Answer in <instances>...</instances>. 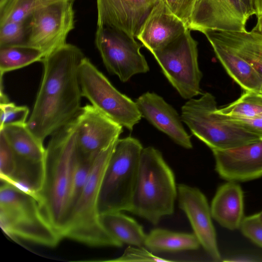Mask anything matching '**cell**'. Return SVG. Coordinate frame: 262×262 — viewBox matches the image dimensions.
I'll use <instances>...</instances> for the list:
<instances>
[{
    "mask_svg": "<svg viewBox=\"0 0 262 262\" xmlns=\"http://www.w3.org/2000/svg\"><path fill=\"white\" fill-rule=\"evenodd\" d=\"M26 22H9L0 26V48L26 45Z\"/></svg>",
    "mask_w": 262,
    "mask_h": 262,
    "instance_id": "f1b7e54d",
    "label": "cell"
},
{
    "mask_svg": "<svg viewBox=\"0 0 262 262\" xmlns=\"http://www.w3.org/2000/svg\"><path fill=\"white\" fill-rule=\"evenodd\" d=\"M250 16L255 14L254 0H243Z\"/></svg>",
    "mask_w": 262,
    "mask_h": 262,
    "instance_id": "8d00e7d4",
    "label": "cell"
},
{
    "mask_svg": "<svg viewBox=\"0 0 262 262\" xmlns=\"http://www.w3.org/2000/svg\"><path fill=\"white\" fill-rule=\"evenodd\" d=\"M217 112L224 116L241 118H254L262 113V93L244 91L241 96L228 105L217 108Z\"/></svg>",
    "mask_w": 262,
    "mask_h": 262,
    "instance_id": "484cf974",
    "label": "cell"
},
{
    "mask_svg": "<svg viewBox=\"0 0 262 262\" xmlns=\"http://www.w3.org/2000/svg\"><path fill=\"white\" fill-rule=\"evenodd\" d=\"M254 4L256 16L262 14V0H254Z\"/></svg>",
    "mask_w": 262,
    "mask_h": 262,
    "instance_id": "74e56055",
    "label": "cell"
},
{
    "mask_svg": "<svg viewBox=\"0 0 262 262\" xmlns=\"http://www.w3.org/2000/svg\"><path fill=\"white\" fill-rule=\"evenodd\" d=\"M251 31L262 36V14L257 16L256 25Z\"/></svg>",
    "mask_w": 262,
    "mask_h": 262,
    "instance_id": "d590c367",
    "label": "cell"
},
{
    "mask_svg": "<svg viewBox=\"0 0 262 262\" xmlns=\"http://www.w3.org/2000/svg\"><path fill=\"white\" fill-rule=\"evenodd\" d=\"M250 17L243 0H198L188 24L190 31H247Z\"/></svg>",
    "mask_w": 262,
    "mask_h": 262,
    "instance_id": "5bb4252c",
    "label": "cell"
},
{
    "mask_svg": "<svg viewBox=\"0 0 262 262\" xmlns=\"http://www.w3.org/2000/svg\"><path fill=\"white\" fill-rule=\"evenodd\" d=\"M212 217L223 227L239 229L244 219V195L236 182L228 181L217 190L212 201Z\"/></svg>",
    "mask_w": 262,
    "mask_h": 262,
    "instance_id": "ffe728a7",
    "label": "cell"
},
{
    "mask_svg": "<svg viewBox=\"0 0 262 262\" xmlns=\"http://www.w3.org/2000/svg\"><path fill=\"white\" fill-rule=\"evenodd\" d=\"M116 142L96 157L69 219L64 238L94 247L122 246L123 244L112 236L102 225L98 205L102 180Z\"/></svg>",
    "mask_w": 262,
    "mask_h": 262,
    "instance_id": "5b68a950",
    "label": "cell"
},
{
    "mask_svg": "<svg viewBox=\"0 0 262 262\" xmlns=\"http://www.w3.org/2000/svg\"><path fill=\"white\" fill-rule=\"evenodd\" d=\"M200 245L194 234L158 228L146 235L144 247L152 252H177L196 250Z\"/></svg>",
    "mask_w": 262,
    "mask_h": 262,
    "instance_id": "cb8c5ba5",
    "label": "cell"
},
{
    "mask_svg": "<svg viewBox=\"0 0 262 262\" xmlns=\"http://www.w3.org/2000/svg\"><path fill=\"white\" fill-rule=\"evenodd\" d=\"M29 113L26 106H18L9 101L0 103V129L9 125L26 124Z\"/></svg>",
    "mask_w": 262,
    "mask_h": 262,
    "instance_id": "f546056e",
    "label": "cell"
},
{
    "mask_svg": "<svg viewBox=\"0 0 262 262\" xmlns=\"http://www.w3.org/2000/svg\"><path fill=\"white\" fill-rule=\"evenodd\" d=\"M43 58L40 50L27 45L1 47V77L7 72L42 61Z\"/></svg>",
    "mask_w": 262,
    "mask_h": 262,
    "instance_id": "d4e9b609",
    "label": "cell"
},
{
    "mask_svg": "<svg viewBox=\"0 0 262 262\" xmlns=\"http://www.w3.org/2000/svg\"><path fill=\"white\" fill-rule=\"evenodd\" d=\"M107 261H161L168 262L172 260L157 256L146 250L144 247H128L120 257Z\"/></svg>",
    "mask_w": 262,
    "mask_h": 262,
    "instance_id": "1f68e13d",
    "label": "cell"
},
{
    "mask_svg": "<svg viewBox=\"0 0 262 262\" xmlns=\"http://www.w3.org/2000/svg\"><path fill=\"white\" fill-rule=\"evenodd\" d=\"M207 39L224 45L243 58L256 71L262 79V36L252 31L228 32L207 30Z\"/></svg>",
    "mask_w": 262,
    "mask_h": 262,
    "instance_id": "44dd1931",
    "label": "cell"
},
{
    "mask_svg": "<svg viewBox=\"0 0 262 262\" xmlns=\"http://www.w3.org/2000/svg\"><path fill=\"white\" fill-rule=\"evenodd\" d=\"M153 1H159V0H153Z\"/></svg>",
    "mask_w": 262,
    "mask_h": 262,
    "instance_id": "b9f144b4",
    "label": "cell"
},
{
    "mask_svg": "<svg viewBox=\"0 0 262 262\" xmlns=\"http://www.w3.org/2000/svg\"><path fill=\"white\" fill-rule=\"evenodd\" d=\"M219 114L224 119L235 123L245 130L257 135L262 139V118L257 116L251 118H241Z\"/></svg>",
    "mask_w": 262,
    "mask_h": 262,
    "instance_id": "e575fe53",
    "label": "cell"
},
{
    "mask_svg": "<svg viewBox=\"0 0 262 262\" xmlns=\"http://www.w3.org/2000/svg\"><path fill=\"white\" fill-rule=\"evenodd\" d=\"M158 1L96 0L97 26L111 27L136 38Z\"/></svg>",
    "mask_w": 262,
    "mask_h": 262,
    "instance_id": "2e32d148",
    "label": "cell"
},
{
    "mask_svg": "<svg viewBox=\"0 0 262 262\" xmlns=\"http://www.w3.org/2000/svg\"><path fill=\"white\" fill-rule=\"evenodd\" d=\"M257 214L260 221L262 223V211H260L259 213H257Z\"/></svg>",
    "mask_w": 262,
    "mask_h": 262,
    "instance_id": "f35d334b",
    "label": "cell"
},
{
    "mask_svg": "<svg viewBox=\"0 0 262 262\" xmlns=\"http://www.w3.org/2000/svg\"><path fill=\"white\" fill-rule=\"evenodd\" d=\"M97 157H84L79 155L77 152V159L74 167L71 186L68 222L74 208L80 197Z\"/></svg>",
    "mask_w": 262,
    "mask_h": 262,
    "instance_id": "4316f807",
    "label": "cell"
},
{
    "mask_svg": "<svg viewBox=\"0 0 262 262\" xmlns=\"http://www.w3.org/2000/svg\"><path fill=\"white\" fill-rule=\"evenodd\" d=\"M208 40L228 75L244 91L262 93V79L250 64L224 45Z\"/></svg>",
    "mask_w": 262,
    "mask_h": 262,
    "instance_id": "7402d4cb",
    "label": "cell"
},
{
    "mask_svg": "<svg viewBox=\"0 0 262 262\" xmlns=\"http://www.w3.org/2000/svg\"><path fill=\"white\" fill-rule=\"evenodd\" d=\"M37 0H5L0 4V26L9 22H26Z\"/></svg>",
    "mask_w": 262,
    "mask_h": 262,
    "instance_id": "83f0119b",
    "label": "cell"
},
{
    "mask_svg": "<svg viewBox=\"0 0 262 262\" xmlns=\"http://www.w3.org/2000/svg\"><path fill=\"white\" fill-rule=\"evenodd\" d=\"M143 148L134 137L117 140L100 186L98 203L100 214L130 212Z\"/></svg>",
    "mask_w": 262,
    "mask_h": 262,
    "instance_id": "8992f818",
    "label": "cell"
},
{
    "mask_svg": "<svg viewBox=\"0 0 262 262\" xmlns=\"http://www.w3.org/2000/svg\"><path fill=\"white\" fill-rule=\"evenodd\" d=\"M258 117H261L262 118V113L259 114L258 116H257ZM257 117V116H256Z\"/></svg>",
    "mask_w": 262,
    "mask_h": 262,
    "instance_id": "ab89813d",
    "label": "cell"
},
{
    "mask_svg": "<svg viewBox=\"0 0 262 262\" xmlns=\"http://www.w3.org/2000/svg\"><path fill=\"white\" fill-rule=\"evenodd\" d=\"M177 192L179 207L187 216L200 245L213 260L220 261L221 256L206 196L198 188L185 184L179 185Z\"/></svg>",
    "mask_w": 262,
    "mask_h": 262,
    "instance_id": "9a60e30c",
    "label": "cell"
},
{
    "mask_svg": "<svg viewBox=\"0 0 262 262\" xmlns=\"http://www.w3.org/2000/svg\"><path fill=\"white\" fill-rule=\"evenodd\" d=\"M187 26L161 0L156 4L136 38L151 53L160 50L183 34Z\"/></svg>",
    "mask_w": 262,
    "mask_h": 262,
    "instance_id": "d6986e66",
    "label": "cell"
},
{
    "mask_svg": "<svg viewBox=\"0 0 262 262\" xmlns=\"http://www.w3.org/2000/svg\"><path fill=\"white\" fill-rule=\"evenodd\" d=\"M100 220L108 232L123 244L144 247L146 235L134 219L121 211H112L100 214Z\"/></svg>",
    "mask_w": 262,
    "mask_h": 262,
    "instance_id": "603a6c76",
    "label": "cell"
},
{
    "mask_svg": "<svg viewBox=\"0 0 262 262\" xmlns=\"http://www.w3.org/2000/svg\"><path fill=\"white\" fill-rule=\"evenodd\" d=\"M142 115L158 130L167 135L181 146L191 149L190 136L185 130L177 111L160 96L146 92L136 100Z\"/></svg>",
    "mask_w": 262,
    "mask_h": 262,
    "instance_id": "ac0fdd59",
    "label": "cell"
},
{
    "mask_svg": "<svg viewBox=\"0 0 262 262\" xmlns=\"http://www.w3.org/2000/svg\"><path fill=\"white\" fill-rule=\"evenodd\" d=\"M16 170L12 149L3 133L0 132V178L1 181L11 179Z\"/></svg>",
    "mask_w": 262,
    "mask_h": 262,
    "instance_id": "4dcf8cb0",
    "label": "cell"
},
{
    "mask_svg": "<svg viewBox=\"0 0 262 262\" xmlns=\"http://www.w3.org/2000/svg\"><path fill=\"white\" fill-rule=\"evenodd\" d=\"M239 229L245 236L262 248V223L257 213L244 217Z\"/></svg>",
    "mask_w": 262,
    "mask_h": 262,
    "instance_id": "d6a6232c",
    "label": "cell"
},
{
    "mask_svg": "<svg viewBox=\"0 0 262 262\" xmlns=\"http://www.w3.org/2000/svg\"><path fill=\"white\" fill-rule=\"evenodd\" d=\"M0 225L4 232L17 242L54 248L63 239L46 217L35 198L3 181Z\"/></svg>",
    "mask_w": 262,
    "mask_h": 262,
    "instance_id": "277c9868",
    "label": "cell"
},
{
    "mask_svg": "<svg viewBox=\"0 0 262 262\" xmlns=\"http://www.w3.org/2000/svg\"><path fill=\"white\" fill-rule=\"evenodd\" d=\"M77 154L96 157L118 140L123 126L115 122L92 104L82 107L75 117Z\"/></svg>",
    "mask_w": 262,
    "mask_h": 262,
    "instance_id": "4fadbf2b",
    "label": "cell"
},
{
    "mask_svg": "<svg viewBox=\"0 0 262 262\" xmlns=\"http://www.w3.org/2000/svg\"><path fill=\"white\" fill-rule=\"evenodd\" d=\"M177 193L173 171L161 152L143 148L130 212L156 225L173 213Z\"/></svg>",
    "mask_w": 262,
    "mask_h": 262,
    "instance_id": "3957f363",
    "label": "cell"
},
{
    "mask_svg": "<svg viewBox=\"0 0 262 262\" xmlns=\"http://www.w3.org/2000/svg\"><path fill=\"white\" fill-rule=\"evenodd\" d=\"M151 54L182 98L189 99L202 94L200 82L203 74L198 63V42L189 29Z\"/></svg>",
    "mask_w": 262,
    "mask_h": 262,
    "instance_id": "8fae6325",
    "label": "cell"
},
{
    "mask_svg": "<svg viewBox=\"0 0 262 262\" xmlns=\"http://www.w3.org/2000/svg\"><path fill=\"white\" fill-rule=\"evenodd\" d=\"M75 118L49 140L46 150L45 178L37 201L41 211L62 237L68 220L72 177L77 159Z\"/></svg>",
    "mask_w": 262,
    "mask_h": 262,
    "instance_id": "7a4b0ae2",
    "label": "cell"
},
{
    "mask_svg": "<svg viewBox=\"0 0 262 262\" xmlns=\"http://www.w3.org/2000/svg\"><path fill=\"white\" fill-rule=\"evenodd\" d=\"M212 151L215 170L222 178L237 182L262 177V139L235 148Z\"/></svg>",
    "mask_w": 262,
    "mask_h": 262,
    "instance_id": "e0dca14e",
    "label": "cell"
},
{
    "mask_svg": "<svg viewBox=\"0 0 262 262\" xmlns=\"http://www.w3.org/2000/svg\"><path fill=\"white\" fill-rule=\"evenodd\" d=\"M13 152L16 170L5 182L37 199L45 178L46 150L24 125H9L0 129Z\"/></svg>",
    "mask_w": 262,
    "mask_h": 262,
    "instance_id": "ba28073f",
    "label": "cell"
},
{
    "mask_svg": "<svg viewBox=\"0 0 262 262\" xmlns=\"http://www.w3.org/2000/svg\"><path fill=\"white\" fill-rule=\"evenodd\" d=\"M214 96L210 93L191 98L182 106L181 119L192 134L212 150L227 149L257 142L261 139L216 112Z\"/></svg>",
    "mask_w": 262,
    "mask_h": 262,
    "instance_id": "52a82bcc",
    "label": "cell"
},
{
    "mask_svg": "<svg viewBox=\"0 0 262 262\" xmlns=\"http://www.w3.org/2000/svg\"><path fill=\"white\" fill-rule=\"evenodd\" d=\"M95 42L107 70L121 81L126 82L133 76L149 71L140 52L143 45L125 33L111 27L97 26Z\"/></svg>",
    "mask_w": 262,
    "mask_h": 262,
    "instance_id": "7c38bea8",
    "label": "cell"
},
{
    "mask_svg": "<svg viewBox=\"0 0 262 262\" xmlns=\"http://www.w3.org/2000/svg\"><path fill=\"white\" fill-rule=\"evenodd\" d=\"M82 97L103 114L132 131L142 118L136 101L118 91L85 57L79 69Z\"/></svg>",
    "mask_w": 262,
    "mask_h": 262,
    "instance_id": "9c48e42d",
    "label": "cell"
},
{
    "mask_svg": "<svg viewBox=\"0 0 262 262\" xmlns=\"http://www.w3.org/2000/svg\"><path fill=\"white\" fill-rule=\"evenodd\" d=\"M5 1V0H0V4L3 3Z\"/></svg>",
    "mask_w": 262,
    "mask_h": 262,
    "instance_id": "60d3db41",
    "label": "cell"
},
{
    "mask_svg": "<svg viewBox=\"0 0 262 262\" xmlns=\"http://www.w3.org/2000/svg\"><path fill=\"white\" fill-rule=\"evenodd\" d=\"M187 26L198 0H161Z\"/></svg>",
    "mask_w": 262,
    "mask_h": 262,
    "instance_id": "836d02e7",
    "label": "cell"
},
{
    "mask_svg": "<svg viewBox=\"0 0 262 262\" xmlns=\"http://www.w3.org/2000/svg\"><path fill=\"white\" fill-rule=\"evenodd\" d=\"M75 1L37 0L27 26L26 45L40 50L45 57L67 43L75 28Z\"/></svg>",
    "mask_w": 262,
    "mask_h": 262,
    "instance_id": "30bf717a",
    "label": "cell"
},
{
    "mask_svg": "<svg viewBox=\"0 0 262 262\" xmlns=\"http://www.w3.org/2000/svg\"><path fill=\"white\" fill-rule=\"evenodd\" d=\"M84 57L78 47L67 43L43 58L41 82L26 123L42 142L80 111L82 95L79 69Z\"/></svg>",
    "mask_w": 262,
    "mask_h": 262,
    "instance_id": "6da1fadb",
    "label": "cell"
}]
</instances>
